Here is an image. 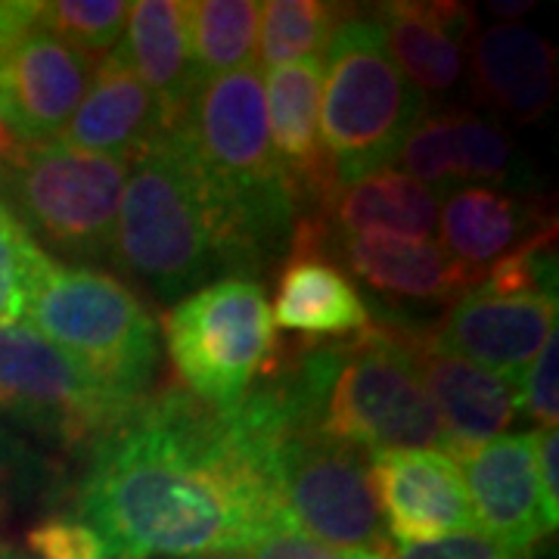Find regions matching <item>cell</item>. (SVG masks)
Segmentation results:
<instances>
[{
  "label": "cell",
  "instance_id": "1",
  "mask_svg": "<svg viewBox=\"0 0 559 559\" xmlns=\"http://www.w3.org/2000/svg\"><path fill=\"white\" fill-rule=\"evenodd\" d=\"M277 419L267 385L227 411L183 389L150 395L91 448L79 516L100 532L109 559L240 557L286 532Z\"/></svg>",
  "mask_w": 559,
  "mask_h": 559
},
{
  "label": "cell",
  "instance_id": "2",
  "mask_svg": "<svg viewBox=\"0 0 559 559\" xmlns=\"http://www.w3.org/2000/svg\"><path fill=\"white\" fill-rule=\"evenodd\" d=\"M112 261L171 305L221 277L259 271L178 128L128 165Z\"/></svg>",
  "mask_w": 559,
  "mask_h": 559
},
{
  "label": "cell",
  "instance_id": "3",
  "mask_svg": "<svg viewBox=\"0 0 559 559\" xmlns=\"http://www.w3.org/2000/svg\"><path fill=\"white\" fill-rule=\"evenodd\" d=\"M271 385L293 417L367 457L395 451L448 454L411 336L367 330L352 342L323 345L299 355Z\"/></svg>",
  "mask_w": 559,
  "mask_h": 559
},
{
  "label": "cell",
  "instance_id": "4",
  "mask_svg": "<svg viewBox=\"0 0 559 559\" xmlns=\"http://www.w3.org/2000/svg\"><path fill=\"white\" fill-rule=\"evenodd\" d=\"M171 128L187 140L202 178L261 271L293 242L301 212L271 146L259 66L202 84Z\"/></svg>",
  "mask_w": 559,
  "mask_h": 559
},
{
  "label": "cell",
  "instance_id": "5",
  "mask_svg": "<svg viewBox=\"0 0 559 559\" xmlns=\"http://www.w3.org/2000/svg\"><path fill=\"white\" fill-rule=\"evenodd\" d=\"M25 320L109 395L150 399L162 358L159 326L121 280L87 264L53 261Z\"/></svg>",
  "mask_w": 559,
  "mask_h": 559
},
{
  "label": "cell",
  "instance_id": "6",
  "mask_svg": "<svg viewBox=\"0 0 559 559\" xmlns=\"http://www.w3.org/2000/svg\"><path fill=\"white\" fill-rule=\"evenodd\" d=\"M423 94L401 75L373 16H348L323 50L320 138L336 190L392 168L414 124Z\"/></svg>",
  "mask_w": 559,
  "mask_h": 559
},
{
  "label": "cell",
  "instance_id": "7",
  "mask_svg": "<svg viewBox=\"0 0 559 559\" xmlns=\"http://www.w3.org/2000/svg\"><path fill=\"white\" fill-rule=\"evenodd\" d=\"M162 336L183 392L215 411L237 407L277 364V326L255 277H221L178 299Z\"/></svg>",
  "mask_w": 559,
  "mask_h": 559
},
{
  "label": "cell",
  "instance_id": "8",
  "mask_svg": "<svg viewBox=\"0 0 559 559\" xmlns=\"http://www.w3.org/2000/svg\"><path fill=\"white\" fill-rule=\"evenodd\" d=\"M277 399L274 481L289 535L330 547L389 550V535L373 488L370 457L296 419Z\"/></svg>",
  "mask_w": 559,
  "mask_h": 559
},
{
  "label": "cell",
  "instance_id": "9",
  "mask_svg": "<svg viewBox=\"0 0 559 559\" xmlns=\"http://www.w3.org/2000/svg\"><path fill=\"white\" fill-rule=\"evenodd\" d=\"M128 165L53 140L25 146L20 162L0 171V183L7 209L35 240L69 261H112Z\"/></svg>",
  "mask_w": 559,
  "mask_h": 559
},
{
  "label": "cell",
  "instance_id": "10",
  "mask_svg": "<svg viewBox=\"0 0 559 559\" xmlns=\"http://www.w3.org/2000/svg\"><path fill=\"white\" fill-rule=\"evenodd\" d=\"M143 401H121L87 380L32 326H0V417L62 448H94Z\"/></svg>",
  "mask_w": 559,
  "mask_h": 559
},
{
  "label": "cell",
  "instance_id": "11",
  "mask_svg": "<svg viewBox=\"0 0 559 559\" xmlns=\"http://www.w3.org/2000/svg\"><path fill=\"white\" fill-rule=\"evenodd\" d=\"M557 289H507L479 280L419 342L522 382L544 342L557 333Z\"/></svg>",
  "mask_w": 559,
  "mask_h": 559
},
{
  "label": "cell",
  "instance_id": "12",
  "mask_svg": "<svg viewBox=\"0 0 559 559\" xmlns=\"http://www.w3.org/2000/svg\"><path fill=\"white\" fill-rule=\"evenodd\" d=\"M94 72L75 47L32 25L0 44V121L22 146L62 138Z\"/></svg>",
  "mask_w": 559,
  "mask_h": 559
},
{
  "label": "cell",
  "instance_id": "13",
  "mask_svg": "<svg viewBox=\"0 0 559 559\" xmlns=\"http://www.w3.org/2000/svg\"><path fill=\"white\" fill-rule=\"evenodd\" d=\"M476 532L498 540L516 557H528L554 535L544 520L532 432H510L485 441L457 460Z\"/></svg>",
  "mask_w": 559,
  "mask_h": 559
},
{
  "label": "cell",
  "instance_id": "14",
  "mask_svg": "<svg viewBox=\"0 0 559 559\" xmlns=\"http://www.w3.org/2000/svg\"><path fill=\"white\" fill-rule=\"evenodd\" d=\"M385 535L423 544L473 532V510L457 460L444 451H395L370 457Z\"/></svg>",
  "mask_w": 559,
  "mask_h": 559
},
{
  "label": "cell",
  "instance_id": "15",
  "mask_svg": "<svg viewBox=\"0 0 559 559\" xmlns=\"http://www.w3.org/2000/svg\"><path fill=\"white\" fill-rule=\"evenodd\" d=\"M323 57L286 62L264 75V109L277 165L293 187L299 212L326 209L336 193L333 168L320 138Z\"/></svg>",
  "mask_w": 559,
  "mask_h": 559
},
{
  "label": "cell",
  "instance_id": "16",
  "mask_svg": "<svg viewBox=\"0 0 559 559\" xmlns=\"http://www.w3.org/2000/svg\"><path fill=\"white\" fill-rule=\"evenodd\" d=\"M399 159L404 175L429 187L436 197L510 180L520 165L513 143L498 124L460 109L423 116L404 140Z\"/></svg>",
  "mask_w": 559,
  "mask_h": 559
},
{
  "label": "cell",
  "instance_id": "17",
  "mask_svg": "<svg viewBox=\"0 0 559 559\" xmlns=\"http://www.w3.org/2000/svg\"><path fill=\"white\" fill-rule=\"evenodd\" d=\"M299 227L314 242H330L342 264L370 289L411 301L463 299L479 274L454 261L436 240L407 237H345L330 234L320 221L301 218Z\"/></svg>",
  "mask_w": 559,
  "mask_h": 559
},
{
  "label": "cell",
  "instance_id": "18",
  "mask_svg": "<svg viewBox=\"0 0 559 559\" xmlns=\"http://www.w3.org/2000/svg\"><path fill=\"white\" fill-rule=\"evenodd\" d=\"M165 131L168 124L162 121L159 103L140 81L119 44L94 66L84 97L66 124L60 143L131 162Z\"/></svg>",
  "mask_w": 559,
  "mask_h": 559
},
{
  "label": "cell",
  "instance_id": "19",
  "mask_svg": "<svg viewBox=\"0 0 559 559\" xmlns=\"http://www.w3.org/2000/svg\"><path fill=\"white\" fill-rule=\"evenodd\" d=\"M414 360L439 414L448 454L454 460L503 436V429L522 411V382L481 370L454 355L432 352L419 340H414Z\"/></svg>",
  "mask_w": 559,
  "mask_h": 559
},
{
  "label": "cell",
  "instance_id": "20",
  "mask_svg": "<svg viewBox=\"0 0 559 559\" xmlns=\"http://www.w3.org/2000/svg\"><path fill=\"white\" fill-rule=\"evenodd\" d=\"M382 44L417 91H451L463 75L476 16L463 3L389 0L373 7Z\"/></svg>",
  "mask_w": 559,
  "mask_h": 559
},
{
  "label": "cell",
  "instance_id": "21",
  "mask_svg": "<svg viewBox=\"0 0 559 559\" xmlns=\"http://www.w3.org/2000/svg\"><path fill=\"white\" fill-rule=\"evenodd\" d=\"M274 326L305 340H348L370 330V308L336 261L293 249L277 271Z\"/></svg>",
  "mask_w": 559,
  "mask_h": 559
},
{
  "label": "cell",
  "instance_id": "22",
  "mask_svg": "<svg viewBox=\"0 0 559 559\" xmlns=\"http://www.w3.org/2000/svg\"><path fill=\"white\" fill-rule=\"evenodd\" d=\"M473 75L498 109L520 121H538L557 97V47L522 22H500L476 38Z\"/></svg>",
  "mask_w": 559,
  "mask_h": 559
},
{
  "label": "cell",
  "instance_id": "23",
  "mask_svg": "<svg viewBox=\"0 0 559 559\" xmlns=\"http://www.w3.org/2000/svg\"><path fill=\"white\" fill-rule=\"evenodd\" d=\"M140 81L159 103L162 121L171 128L197 94L187 0H138L128 13V38L121 40Z\"/></svg>",
  "mask_w": 559,
  "mask_h": 559
},
{
  "label": "cell",
  "instance_id": "24",
  "mask_svg": "<svg viewBox=\"0 0 559 559\" xmlns=\"http://www.w3.org/2000/svg\"><path fill=\"white\" fill-rule=\"evenodd\" d=\"M441 197L399 168L340 187L320 215L333 221L345 237H407L432 240L439 230Z\"/></svg>",
  "mask_w": 559,
  "mask_h": 559
},
{
  "label": "cell",
  "instance_id": "25",
  "mask_svg": "<svg viewBox=\"0 0 559 559\" xmlns=\"http://www.w3.org/2000/svg\"><path fill=\"white\" fill-rule=\"evenodd\" d=\"M441 249L485 277L532 240V209L495 187H466L444 197L439 209Z\"/></svg>",
  "mask_w": 559,
  "mask_h": 559
},
{
  "label": "cell",
  "instance_id": "26",
  "mask_svg": "<svg viewBox=\"0 0 559 559\" xmlns=\"http://www.w3.org/2000/svg\"><path fill=\"white\" fill-rule=\"evenodd\" d=\"M259 0H190L187 38L197 91L209 81L255 66Z\"/></svg>",
  "mask_w": 559,
  "mask_h": 559
},
{
  "label": "cell",
  "instance_id": "27",
  "mask_svg": "<svg viewBox=\"0 0 559 559\" xmlns=\"http://www.w3.org/2000/svg\"><path fill=\"white\" fill-rule=\"evenodd\" d=\"M345 7L320 0H267L259 16V62L277 69L286 62L323 57Z\"/></svg>",
  "mask_w": 559,
  "mask_h": 559
},
{
  "label": "cell",
  "instance_id": "28",
  "mask_svg": "<svg viewBox=\"0 0 559 559\" xmlns=\"http://www.w3.org/2000/svg\"><path fill=\"white\" fill-rule=\"evenodd\" d=\"M128 13V0H53L40 3L38 25L97 62L121 44Z\"/></svg>",
  "mask_w": 559,
  "mask_h": 559
},
{
  "label": "cell",
  "instance_id": "29",
  "mask_svg": "<svg viewBox=\"0 0 559 559\" xmlns=\"http://www.w3.org/2000/svg\"><path fill=\"white\" fill-rule=\"evenodd\" d=\"M53 259L44 252L22 221L0 202V326L25 323L32 296Z\"/></svg>",
  "mask_w": 559,
  "mask_h": 559
},
{
  "label": "cell",
  "instance_id": "30",
  "mask_svg": "<svg viewBox=\"0 0 559 559\" xmlns=\"http://www.w3.org/2000/svg\"><path fill=\"white\" fill-rule=\"evenodd\" d=\"M25 547L35 559H109L100 532L81 516H47L25 535Z\"/></svg>",
  "mask_w": 559,
  "mask_h": 559
},
{
  "label": "cell",
  "instance_id": "31",
  "mask_svg": "<svg viewBox=\"0 0 559 559\" xmlns=\"http://www.w3.org/2000/svg\"><path fill=\"white\" fill-rule=\"evenodd\" d=\"M559 333L544 342L522 380V407L538 423V429H557L559 419Z\"/></svg>",
  "mask_w": 559,
  "mask_h": 559
},
{
  "label": "cell",
  "instance_id": "32",
  "mask_svg": "<svg viewBox=\"0 0 559 559\" xmlns=\"http://www.w3.org/2000/svg\"><path fill=\"white\" fill-rule=\"evenodd\" d=\"M385 559H522L498 540L485 538L481 532H457L439 540L423 544H395L385 550Z\"/></svg>",
  "mask_w": 559,
  "mask_h": 559
},
{
  "label": "cell",
  "instance_id": "33",
  "mask_svg": "<svg viewBox=\"0 0 559 559\" xmlns=\"http://www.w3.org/2000/svg\"><path fill=\"white\" fill-rule=\"evenodd\" d=\"M234 559H385V550H373V547H330V544L301 538V535L277 532V535L261 538L259 544H252L249 550H242L240 557Z\"/></svg>",
  "mask_w": 559,
  "mask_h": 559
},
{
  "label": "cell",
  "instance_id": "34",
  "mask_svg": "<svg viewBox=\"0 0 559 559\" xmlns=\"http://www.w3.org/2000/svg\"><path fill=\"white\" fill-rule=\"evenodd\" d=\"M47 481V469L40 457L28 451V444L0 426V500L10 495H28Z\"/></svg>",
  "mask_w": 559,
  "mask_h": 559
},
{
  "label": "cell",
  "instance_id": "35",
  "mask_svg": "<svg viewBox=\"0 0 559 559\" xmlns=\"http://www.w3.org/2000/svg\"><path fill=\"white\" fill-rule=\"evenodd\" d=\"M532 454H535V476H538L540 507L544 520L557 532L559 522V436L557 429H535L532 432Z\"/></svg>",
  "mask_w": 559,
  "mask_h": 559
},
{
  "label": "cell",
  "instance_id": "36",
  "mask_svg": "<svg viewBox=\"0 0 559 559\" xmlns=\"http://www.w3.org/2000/svg\"><path fill=\"white\" fill-rule=\"evenodd\" d=\"M40 3L35 0H0V44L38 25Z\"/></svg>",
  "mask_w": 559,
  "mask_h": 559
},
{
  "label": "cell",
  "instance_id": "37",
  "mask_svg": "<svg viewBox=\"0 0 559 559\" xmlns=\"http://www.w3.org/2000/svg\"><path fill=\"white\" fill-rule=\"evenodd\" d=\"M22 153H25V146H22L20 140L7 131V124L0 121V171H3V168H10V165H16Z\"/></svg>",
  "mask_w": 559,
  "mask_h": 559
},
{
  "label": "cell",
  "instance_id": "38",
  "mask_svg": "<svg viewBox=\"0 0 559 559\" xmlns=\"http://www.w3.org/2000/svg\"><path fill=\"white\" fill-rule=\"evenodd\" d=\"M491 10H495L498 16H503V20H520L522 13H528V10H532V3H528V0H516V3L495 0V3H491Z\"/></svg>",
  "mask_w": 559,
  "mask_h": 559
}]
</instances>
